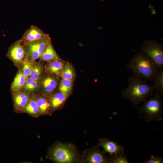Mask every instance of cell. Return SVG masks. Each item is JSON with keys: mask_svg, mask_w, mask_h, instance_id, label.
<instances>
[{"mask_svg": "<svg viewBox=\"0 0 163 163\" xmlns=\"http://www.w3.org/2000/svg\"><path fill=\"white\" fill-rule=\"evenodd\" d=\"M110 163H129L127 156L124 154L110 156Z\"/></svg>", "mask_w": 163, "mask_h": 163, "instance_id": "obj_25", "label": "cell"}, {"mask_svg": "<svg viewBox=\"0 0 163 163\" xmlns=\"http://www.w3.org/2000/svg\"><path fill=\"white\" fill-rule=\"evenodd\" d=\"M144 163H162L163 159L161 157L157 156L151 155L148 160L143 162Z\"/></svg>", "mask_w": 163, "mask_h": 163, "instance_id": "obj_26", "label": "cell"}, {"mask_svg": "<svg viewBox=\"0 0 163 163\" xmlns=\"http://www.w3.org/2000/svg\"><path fill=\"white\" fill-rule=\"evenodd\" d=\"M23 112L26 113L34 117L41 114L36 101L35 95H33L24 108Z\"/></svg>", "mask_w": 163, "mask_h": 163, "instance_id": "obj_16", "label": "cell"}, {"mask_svg": "<svg viewBox=\"0 0 163 163\" xmlns=\"http://www.w3.org/2000/svg\"><path fill=\"white\" fill-rule=\"evenodd\" d=\"M41 60L47 62L60 59L54 49L51 42L47 45L40 57Z\"/></svg>", "mask_w": 163, "mask_h": 163, "instance_id": "obj_17", "label": "cell"}, {"mask_svg": "<svg viewBox=\"0 0 163 163\" xmlns=\"http://www.w3.org/2000/svg\"><path fill=\"white\" fill-rule=\"evenodd\" d=\"M154 81V89L162 95L163 94V70H160L158 72Z\"/></svg>", "mask_w": 163, "mask_h": 163, "instance_id": "obj_22", "label": "cell"}, {"mask_svg": "<svg viewBox=\"0 0 163 163\" xmlns=\"http://www.w3.org/2000/svg\"><path fill=\"white\" fill-rule=\"evenodd\" d=\"M97 146L101 147L103 148V152L105 153L108 152L109 156L123 154L124 153V148L119 145L114 141H110L105 138L99 139Z\"/></svg>", "mask_w": 163, "mask_h": 163, "instance_id": "obj_10", "label": "cell"}, {"mask_svg": "<svg viewBox=\"0 0 163 163\" xmlns=\"http://www.w3.org/2000/svg\"><path fill=\"white\" fill-rule=\"evenodd\" d=\"M110 158L105 155V153L96 146L86 150L81 155V163H110Z\"/></svg>", "mask_w": 163, "mask_h": 163, "instance_id": "obj_6", "label": "cell"}, {"mask_svg": "<svg viewBox=\"0 0 163 163\" xmlns=\"http://www.w3.org/2000/svg\"><path fill=\"white\" fill-rule=\"evenodd\" d=\"M47 97L50 103L53 112L61 108L68 97L59 91L52 93Z\"/></svg>", "mask_w": 163, "mask_h": 163, "instance_id": "obj_13", "label": "cell"}, {"mask_svg": "<svg viewBox=\"0 0 163 163\" xmlns=\"http://www.w3.org/2000/svg\"><path fill=\"white\" fill-rule=\"evenodd\" d=\"M34 62L27 58L24 59L22 63L23 64L22 71L26 79L30 76L32 71Z\"/></svg>", "mask_w": 163, "mask_h": 163, "instance_id": "obj_24", "label": "cell"}, {"mask_svg": "<svg viewBox=\"0 0 163 163\" xmlns=\"http://www.w3.org/2000/svg\"><path fill=\"white\" fill-rule=\"evenodd\" d=\"M35 97L36 103L41 115H51L53 112L47 96L42 95H35Z\"/></svg>", "mask_w": 163, "mask_h": 163, "instance_id": "obj_14", "label": "cell"}, {"mask_svg": "<svg viewBox=\"0 0 163 163\" xmlns=\"http://www.w3.org/2000/svg\"><path fill=\"white\" fill-rule=\"evenodd\" d=\"M57 76L49 73L42 78L41 83L43 95L48 96L52 94L59 84Z\"/></svg>", "mask_w": 163, "mask_h": 163, "instance_id": "obj_9", "label": "cell"}, {"mask_svg": "<svg viewBox=\"0 0 163 163\" xmlns=\"http://www.w3.org/2000/svg\"><path fill=\"white\" fill-rule=\"evenodd\" d=\"M141 51L152 60L158 70H163L162 44L155 40H147L143 43Z\"/></svg>", "mask_w": 163, "mask_h": 163, "instance_id": "obj_5", "label": "cell"}, {"mask_svg": "<svg viewBox=\"0 0 163 163\" xmlns=\"http://www.w3.org/2000/svg\"><path fill=\"white\" fill-rule=\"evenodd\" d=\"M66 62L60 58L48 62L45 66L46 70L50 74L60 76Z\"/></svg>", "mask_w": 163, "mask_h": 163, "instance_id": "obj_15", "label": "cell"}, {"mask_svg": "<svg viewBox=\"0 0 163 163\" xmlns=\"http://www.w3.org/2000/svg\"><path fill=\"white\" fill-rule=\"evenodd\" d=\"M126 66L133 75L151 81H154L158 72L154 62L147 55L141 51L134 54Z\"/></svg>", "mask_w": 163, "mask_h": 163, "instance_id": "obj_3", "label": "cell"}, {"mask_svg": "<svg viewBox=\"0 0 163 163\" xmlns=\"http://www.w3.org/2000/svg\"><path fill=\"white\" fill-rule=\"evenodd\" d=\"M47 158L55 163H81V156L75 145L58 141L48 150Z\"/></svg>", "mask_w": 163, "mask_h": 163, "instance_id": "obj_2", "label": "cell"}, {"mask_svg": "<svg viewBox=\"0 0 163 163\" xmlns=\"http://www.w3.org/2000/svg\"><path fill=\"white\" fill-rule=\"evenodd\" d=\"M161 95L157 91H156L154 96L146 100L139 109V115L143 114L142 117L146 121H161L162 120L163 109Z\"/></svg>", "mask_w": 163, "mask_h": 163, "instance_id": "obj_4", "label": "cell"}, {"mask_svg": "<svg viewBox=\"0 0 163 163\" xmlns=\"http://www.w3.org/2000/svg\"><path fill=\"white\" fill-rule=\"evenodd\" d=\"M75 75V72L72 65L69 62H66L60 76L62 78L73 81Z\"/></svg>", "mask_w": 163, "mask_h": 163, "instance_id": "obj_20", "label": "cell"}, {"mask_svg": "<svg viewBox=\"0 0 163 163\" xmlns=\"http://www.w3.org/2000/svg\"><path fill=\"white\" fill-rule=\"evenodd\" d=\"M22 71L20 70L17 72L11 86L13 91H20L22 89L26 81Z\"/></svg>", "mask_w": 163, "mask_h": 163, "instance_id": "obj_18", "label": "cell"}, {"mask_svg": "<svg viewBox=\"0 0 163 163\" xmlns=\"http://www.w3.org/2000/svg\"><path fill=\"white\" fill-rule=\"evenodd\" d=\"M26 42L22 38L17 40L10 47L7 56L16 63H22L27 58L24 47Z\"/></svg>", "mask_w": 163, "mask_h": 163, "instance_id": "obj_8", "label": "cell"}, {"mask_svg": "<svg viewBox=\"0 0 163 163\" xmlns=\"http://www.w3.org/2000/svg\"><path fill=\"white\" fill-rule=\"evenodd\" d=\"M73 82L69 79L61 78L59 86V91L68 97L72 93Z\"/></svg>", "mask_w": 163, "mask_h": 163, "instance_id": "obj_19", "label": "cell"}, {"mask_svg": "<svg viewBox=\"0 0 163 163\" xmlns=\"http://www.w3.org/2000/svg\"><path fill=\"white\" fill-rule=\"evenodd\" d=\"M128 86L121 92L123 97L130 101L136 107L153 94L154 88L145 79L133 75L128 80Z\"/></svg>", "mask_w": 163, "mask_h": 163, "instance_id": "obj_1", "label": "cell"}, {"mask_svg": "<svg viewBox=\"0 0 163 163\" xmlns=\"http://www.w3.org/2000/svg\"><path fill=\"white\" fill-rule=\"evenodd\" d=\"M43 67L39 63L34 62L30 77L34 80L39 81L41 78Z\"/></svg>", "mask_w": 163, "mask_h": 163, "instance_id": "obj_23", "label": "cell"}, {"mask_svg": "<svg viewBox=\"0 0 163 163\" xmlns=\"http://www.w3.org/2000/svg\"><path fill=\"white\" fill-rule=\"evenodd\" d=\"M39 87L38 81L34 80L30 77L26 79L22 89L24 92L30 94L37 90Z\"/></svg>", "mask_w": 163, "mask_h": 163, "instance_id": "obj_21", "label": "cell"}, {"mask_svg": "<svg viewBox=\"0 0 163 163\" xmlns=\"http://www.w3.org/2000/svg\"><path fill=\"white\" fill-rule=\"evenodd\" d=\"M14 107L16 112L23 113L24 109L33 96L24 92L13 91Z\"/></svg>", "mask_w": 163, "mask_h": 163, "instance_id": "obj_11", "label": "cell"}, {"mask_svg": "<svg viewBox=\"0 0 163 163\" xmlns=\"http://www.w3.org/2000/svg\"><path fill=\"white\" fill-rule=\"evenodd\" d=\"M49 35L37 27L33 25L24 33L22 39L26 42L29 43L38 41Z\"/></svg>", "mask_w": 163, "mask_h": 163, "instance_id": "obj_12", "label": "cell"}, {"mask_svg": "<svg viewBox=\"0 0 163 163\" xmlns=\"http://www.w3.org/2000/svg\"><path fill=\"white\" fill-rule=\"evenodd\" d=\"M48 44L47 41L44 39L31 42H26L24 49L27 59L34 62L40 58Z\"/></svg>", "mask_w": 163, "mask_h": 163, "instance_id": "obj_7", "label": "cell"}]
</instances>
